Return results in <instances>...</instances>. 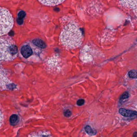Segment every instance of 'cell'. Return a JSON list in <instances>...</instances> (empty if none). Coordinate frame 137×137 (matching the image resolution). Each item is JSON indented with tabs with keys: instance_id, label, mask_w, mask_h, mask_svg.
<instances>
[{
	"instance_id": "obj_1",
	"label": "cell",
	"mask_w": 137,
	"mask_h": 137,
	"mask_svg": "<svg viewBox=\"0 0 137 137\" xmlns=\"http://www.w3.org/2000/svg\"><path fill=\"white\" fill-rule=\"evenodd\" d=\"M82 33L77 24L72 22L66 25L61 32L60 39L66 48L74 49L79 47L82 41Z\"/></svg>"
},
{
	"instance_id": "obj_2",
	"label": "cell",
	"mask_w": 137,
	"mask_h": 137,
	"mask_svg": "<svg viewBox=\"0 0 137 137\" xmlns=\"http://www.w3.org/2000/svg\"><path fill=\"white\" fill-rule=\"evenodd\" d=\"M1 60L12 61L15 59L18 53L17 47L13 40L10 37L1 39Z\"/></svg>"
},
{
	"instance_id": "obj_3",
	"label": "cell",
	"mask_w": 137,
	"mask_h": 137,
	"mask_svg": "<svg viewBox=\"0 0 137 137\" xmlns=\"http://www.w3.org/2000/svg\"><path fill=\"white\" fill-rule=\"evenodd\" d=\"M1 36L6 34L11 31L13 27L14 21L12 16L7 9L1 8Z\"/></svg>"
},
{
	"instance_id": "obj_4",
	"label": "cell",
	"mask_w": 137,
	"mask_h": 137,
	"mask_svg": "<svg viewBox=\"0 0 137 137\" xmlns=\"http://www.w3.org/2000/svg\"><path fill=\"white\" fill-rule=\"evenodd\" d=\"M120 3L125 8L133 9H137V0H120Z\"/></svg>"
},
{
	"instance_id": "obj_5",
	"label": "cell",
	"mask_w": 137,
	"mask_h": 137,
	"mask_svg": "<svg viewBox=\"0 0 137 137\" xmlns=\"http://www.w3.org/2000/svg\"><path fill=\"white\" fill-rule=\"evenodd\" d=\"M21 52L22 56L26 59L29 57L33 53L32 49L31 47L28 45H24L22 47L21 50Z\"/></svg>"
},
{
	"instance_id": "obj_6",
	"label": "cell",
	"mask_w": 137,
	"mask_h": 137,
	"mask_svg": "<svg viewBox=\"0 0 137 137\" xmlns=\"http://www.w3.org/2000/svg\"><path fill=\"white\" fill-rule=\"evenodd\" d=\"M28 137H53L50 132L47 131H40L31 133Z\"/></svg>"
},
{
	"instance_id": "obj_7",
	"label": "cell",
	"mask_w": 137,
	"mask_h": 137,
	"mask_svg": "<svg viewBox=\"0 0 137 137\" xmlns=\"http://www.w3.org/2000/svg\"><path fill=\"white\" fill-rule=\"evenodd\" d=\"M42 4L49 6H54L63 3L65 0H38Z\"/></svg>"
},
{
	"instance_id": "obj_8",
	"label": "cell",
	"mask_w": 137,
	"mask_h": 137,
	"mask_svg": "<svg viewBox=\"0 0 137 137\" xmlns=\"http://www.w3.org/2000/svg\"><path fill=\"white\" fill-rule=\"evenodd\" d=\"M119 113L125 117H130L137 116V112L131 110H127L126 109L121 108L119 110Z\"/></svg>"
},
{
	"instance_id": "obj_9",
	"label": "cell",
	"mask_w": 137,
	"mask_h": 137,
	"mask_svg": "<svg viewBox=\"0 0 137 137\" xmlns=\"http://www.w3.org/2000/svg\"><path fill=\"white\" fill-rule=\"evenodd\" d=\"M33 43L35 45L41 48H45L46 47V45L42 40L40 39H35L33 40Z\"/></svg>"
},
{
	"instance_id": "obj_10",
	"label": "cell",
	"mask_w": 137,
	"mask_h": 137,
	"mask_svg": "<svg viewBox=\"0 0 137 137\" xmlns=\"http://www.w3.org/2000/svg\"><path fill=\"white\" fill-rule=\"evenodd\" d=\"M9 121H10L11 125H15L19 121V117L17 115L13 114L10 117Z\"/></svg>"
},
{
	"instance_id": "obj_11",
	"label": "cell",
	"mask_w": 137,
	"mask_h": 137,
	"mask_svg": "<svg viewBox=\"0 0 137 137\" xmlns=\"http://www.w3.org/2000/svg\"><path fill=\"white\" fill-rule=\"evenodd\" d=\"M85 130H86V132L88 134L90 135H95L96 134V131L95 130H93L91 128V127H90V126H87L85 127Z\"/></svg>"
},
{
	"instance_id": "obj_12",
	"label": "cell",
	"mask_w": 137,
	"mask_h": 137,
	"mask_svg": "<svg viewBox=\"0 0 137 137\" xmlns=\"http://www.w3.org/2000/svg\"><path fill=\"white\" fill-rule=\"evenodd\" d=\"M128 75L131 78H137V71L132 70L128 73Z\"/></svg>"
},
{
	"instance_id": "obj_13",
	"label": "cell",
	"mask_w": 137,
	"mask_h": 137,
	"mask_svg": "<svg viewBox=\"0 0 137 137\" xmlns=\"http://www.w3.org/2000/svg\"><path fill=\"white\" fill-rule=\"evenodd\" d=\"M129 97V94L128 92H125L121 96L120 98V101H123L124 99L128 98Z\"/></svg>"
},
{
	"instance_id": "obj_14",
	"label": "cell",
	"mask_w": 137,
	"mask_h": 137,
	"mask_svg": "<svg viewBox=\"0 0 137 137\" xmlns=\"http://www.w3.org/2000/svg\"><path fill=\"white\" fill-rule=\"evenodd\" d=\"M26 13L25 12L23 11H20L18 14V18L21 19H23V18L25 17Z\"/></svg>"
},
{
	"instance_id": "obj_15",
	"label": "cell",
	"mask_w": 137,
	"mask_h": 137,
	"mask_svg": "<svg viewBox=\"0 0 137 137\" xmlns=\"http://www.w3.org/2000/svg\"><path fill=\"white\" fill-rule=\"evenodd\" d=\"M84 100L83 99H80L78 100L77 102V104L78 106H81L84 104Z\"/></svg>"
},
{
	"instance_id": "obj_16",
	"label": "cell",
	"mask_w": 137,
	"mask_h": 137,
	"mask_svg": "<svg viewBox=\"0 0 137 137\" xmlns=\"http://www.w3.org/2000/svg\"><path fill=\"white\" fill-rule=\"evenodd\" d=\"M64 115L66 117H69L71 115V112L69 110H67L64 112Z\"/></svg>"
},
{
	"instance_id": "obj_17",
	"label": "cell",
	"mask_w": 137,
	"mask_h": 137,
	"mask_svg": "<svg viewBox=\"0 0 137 137\" xmlns=\"http://www.w3.org/2000/svg\"><path fill=\"white\" fill-rule=\"evenodd\" d=\"M17 21V23L19 25H21L23 23V19H21L18 18Z\"/></svg>"
},
{
	"instance_id": "obj_18",
	"label": "cell",
	"mask_w": 137,
	"mask_h": 137,
	"mask_svg": "<svg viewBox=\"0 0 137 137\" xmlns=\"http://www.w3.org/2000/svg\"><path fill=\"white\" fill-rule=\"evenodd\" d=\"M136 40H137V39H136Z\"/></svg>"
}]
</instances>
